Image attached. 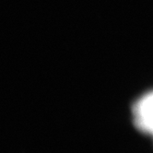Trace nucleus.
<instances>
[{
  "label": "nucleus",
  "mask_w": 153,
  "mask_h": 153,
  "mask_svg": "<svg viewBox=\"0 0 153 153\" xmlns=\"http://www.w3.org/2000/svg\"><path fill=\"white\" fill-rule=\"evenodd\" d=\"M134 116L137 127L153 137V91L144 95L136 103Z\"/></svg>",
  "instance_id": "nucleus-1"
}]
</instances>
